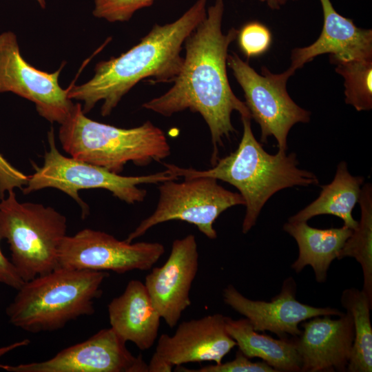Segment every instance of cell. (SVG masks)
<instances>
[{
	"label": "cell",
	"mask_w": 372,
	"mask_h": 372,
	"mask_svg": "<svg viewBox=\"0 0 372 372\" xmlns=\"http://www.w3.org/2000/svg\"><path fill=\"white\" fill-rule=\"evenodd\" d=\"M225 10L223 0H216L207 9L203 21L184 43L185 56L173 86L164 94L144 103L142 107L164 116L189 110L199 113L211 134L213 151L211 163L218 159L223 138L236 132L231 116L251 117L245 102L233 92L227 78V59L229 45L236 39L234 28L222 31Z\"/></svg>",
	"instance_id": "obj_1"
},
{
	"label": "cell",
	"mask_w": 372,
	"mask_h": 372,
	"mask_svg": "<svg viewBox=\"0 0 372 372\" xmlns=\"http://www.w3.org/2000/svg\"><path fill=\"white\" fill-rule=\"evenodd\" d=\"M206 4L197 0L176 21L155 24L127 52L96 63L90 80L67 89L68 97L83 102L85 114L103 101L101 114L107 116L139 81L152 77L154 83L173 82L183 64L184 43L205 18Z\"/></svg>",
	"instance_id": "obj_2"
},
{
	"label": "cell",
	"mask_w": 372,
	"mask_h": 372,
	"mask_svg": "<svg viewBox=\"0 0 372 372\" xmlns=\"http://www.w3.org/2000/svg\"><path fill=\"white\" fill-rule=\"evenodd\" d=\"M241 119L243 133L237 149L218 158L212 168L199 170L166 163L163 165L178 178L211 177L237 188L245 202L242 231L247 234L255 225L264 205L275 193L294 186L318 185L319 180L313 173L298 167L295 153H267L252 132L251 118L242 116Z\"/></svg>",
	"instance_id": "obj_3"
},
{
	"label": "cell",
	"mask_w": 372,
	"mask_h": 372,
	"mask_svg": "<svg viewBox=\"0 0 372 372\" xmlns=\"http://www.w3.org/2000/svg\"><path fill=\"white\" fill-rule=\"evenodd\" d=\"M107 271L59 267L24 282L6 307L13 326L37 333L54 331L94 311V300L103 293Z\"/></svg>",
	"instance_id": "obj_4"
},
{
	"label": "cell",
	"mask_w": 372,
	"mask_h": 372,
	"mask_svg": "<svg viewBox=\"0 0 372 372\" xmlns=\"http://www.w3.org/2000/svg\"><path fill=\"white\" fill-rule=\"evenodd\" d=\"M59 139L70 156L118 174L129 162L146 166L171 154L165 133L149 121L135 127H117L88 118L79 103L60 124Z\"/></svg>",
	"instance_id": "obj_5"
},
{
	"label": "cell",
	"mask_w": 372,
	"mask_h": 372,
	"mask_svg": "<svg viewBox=\"0 0 372 372\" xmlns=\"http://www.w3.org/2000/svg\"><path fill=\"white\" fill-rule=\"evenodd\" d=\"M7 194L0 200V237L8 243L10 260L26 282L59 267L67 219L52 207L19 202L14 190Z\"/></svg>",
	"instance_id": "obj_6"
},
{
	"label": "cell",
	"mask_w": 372,
	"mask_h": 372,
	"mask_svg": "<svg viewBox=\"0 0 372 372\" xmlns=\"http://www.w3.org/2000/svg\"><path fill=\"white\" fill-rule=\"evenodd\" d=\"M49 149L45 151L41 167L35 166V172L29 176L27 185L21 189L24 194L45 188H54L71 197L80 207L85 218L90 211L87 205L81 198L79 192L89 189H103L112 196L127 203H142L147 190L141 184H160L178 178L167 169L143 176H121L109 170L72 156H65L56 147L53 129L48 134Z\"/></svg>",
	"instance_id": "obj_7"
},
{
	"label": "cell",
	"mask_w": 372,
	"mask_h": 372,
	"mask_svg": "<svg viewBox=\"0 0 372 372\" xmlns=\"http://www.w3.org/2000/svg\"><path fill=\"white\" fill-rule=\"evenodd\" d=\"M217 180L211 177H197L180 183L167 180L158 184L159 198L155 210L125 240L132 242L156 225L170 220L187 222L207 238H216L214 223L218 217L233 206L245 205L240 193L226 189Z\"/></svg>",
	"instance_id": "obj_8"
},
{
	"label": "cell",
	"mask_w": 372,
	"mask_h": 372,
	"mask_svg": "<svg viewBox=\"0 0 372 372\" xmlns=\"http://www.w3.org/2000/svg\"><path fill=\"white\" fill-rule=\"evenodd\" d=\"M227 65L244 92L251 117L260 127L261 142L273 136L278 151L286 152L291 128L310 120V112L298 105L287 90V82L295 72L288 68L273 74L263 66L260 74L234 52L228 54Z\"/></svg>",
	"instance_id": "obj_9"
},
{
	"label": "cell",
	"mask_w": 372,
	"mask_h": 372,
	"mask_svg": "<svg viewBox=\"0 0 372 372\" xmlns=\"http://www.w3.org/2000/svg\"><path fill=\"white\" fill-rule=\"evenodd\" d=\"M165 251L158 242L119 240L106 232L83 229L66 236L59 252V267L125 273L150 270Z\"/></svg>",
	"instance_id": "obj_10"
},
{
	"label": "cell",
	"mask_w": 372,
	"mask_h": 372,
	"mask_svg": "<svg viewBox=\"0 0 372 372\" xmlns=\"http://www.w3.org/2000/svg\"><path fill=\"white\" fill-rule=\"evenodd\" d=\"M61 71L34 68L21 55L13 32L0 34V94L12 92L32 102L38 114L52 123L61 124L74 105L59 84Z\"/></svg>",
	"instance_id": "obj_11"
},
{
	"label": "cell",
	"mask_w": 372,
	"mask_h": 372,
	"mask_svg": "<svg viewBox=\"0 0 372 372\" xmlns=\"http://www.w3.org/2000/svg\"><path fill=\"white\" fill-rule=\"evenodd\" d=\"M8 372H148L142 355H134L111 328L65 348L41 362L6 364Z\"/></svg>",
	"instance_id": "obj_12"
},
{
	"label": "cell",
	"mask_w": 372,
	"mask_h": 372,
	"mask_svg": "<svg viewBox=\"0 0 372 372\" xmlns=\"http://www.w3.org/2000/svg\"><path fill=\"white\" fill-rule=\"evenodd\" d=\"M225 316L211 314L182 322L172 335L162 334L148 364V372H169L189 362L222 363L236 343L225 329Z\"/></svg>",
	"instance_id": "obj_13"
},
{
	"label": "cell",
	"mask_w": 372,
	"mask_h": 372,
	"mask_svg": "<svg viewBox=\"0 0 372 372\" xmlns=\"http://www.w3.org/2000/svg\"><path fill=\"white\" fill-rule=\"evenodd\" d=\"M199 254L194 235L173 241L169 256L161 267H152L145 286L161 318L171 328L191 304L189 292L196 276Z\"/></svg>",
	"instance_id": "obj_14"
},
{
	"label": "cell",
	"mask_w": 372,
	"mask_h": 372,
	"mask_svg": "<svg viewBox=\"0 0 372 372\" xmlns=\"http://www.w3.org/2000/svg\"><path fill=\"white\" fill-rule=\"evenodd\" d=\"M296 284L293 278H287L278 295L271 301L252 300L229 285L223 290L226 304L244 316L257 331H269L280 338L301 334L300 322L322 316H340L344 313L330 307H314L296 299Z\"/></svg>",
	"instance_id": "obj_15"
},
{
	"label": "cell",
	"mask_w": 372,
	"mask_h": 372,
	"mask_svg": "<svg viewBox=\"0 0 372 372\" xmlns=\"http://www.w3.org/2000/svg\"><path fill=\"white\" fill-rule=\"evenodd\" d=\"M301 324L303 331L296 337L301 371H344L354 339L351 316L344 313L338 319L316 316Z\"/></svg>",
	"instance_id": "obj_16"
},
{
	"label": "cell",
	"mask_w": 372,
	"mask_h": 372,
	"mask_svg": "<svg viewBox=\"0 0 372 372\" xmlns=\"http://www.w3.org/2000/svg\"><path fill=\"white\" fill-rule=\"evenodd\" d=\"M320 1L324 16L321 34L312 44L293 50L289 68L295 72L323 54H330L332 64L372 59V30L360 28L352 19L340 15L330 0Z\"/></svg>",
	"instance_id": "obj_17"
},
{
	"label": "cell",
	"mask_w": 372,
	"mask_h": 372,
	"mask_svg": "<svg viewBox=\"0 0 372 372\" xmlns=\"http://www.w3.org/2000/svg\"><path fill=\"white\" fill-rule=\"evenodd\" d=\"M107 312L110 327L125 342L143 351L153 346L161 317L141 281L130 280L124 291L108 304Z\"/></svg>",
	"instance_id": "obj_18"
},
{
	"label": "cell",
	"mask_w": 372,
	"mask_h": 372,
	"mask_svg": "<svg viewBox=\"0 0 372 372\" xmlns=\"http://www.w3.org/2000/svg\"><path fill=\"white\" fill-rule=\"evenodd\" d=\"M283 229L296 240L299 254L291 268L300 272L310 265L318 282L327 280V271L332 261L338 258L340 252L353 230L346 226L340 228L317 229L307 222H289Z\"/></svg>",
	"instance_id": "obj_19"
},
{
	"label": "cell",
	"mask_w": 372,
	"mask_h": 372,
	"mask_svg": "<svg viewBox=\"0 0 372 372\" xmlns=\"http://www.w3.org/2000/svg\"><path fill=\"white\" fill-rule=\"evenodd\" d=\"M225 329L240 351L248 358H259L278 371H301V360L296 349V337L275 339L259 333L248 319L226 317Z\"/></svg>",
	"instance_id": "obj_20"
},
{
	"label": "cell",
	"mask_w": 372,
	"mask_h": 372,
	"mask_svg": "<svg viewBox=\"0 0 372 372\" xmlns=\"http://www.w3.org/2000/svg\"><path fill=\"white\" fill-rule=\"evenodd\" d=\"M362 176H352L345 162H340L332 182L322 187L317 199L290 217L289 222H307L311 218L322 214L339 217L344 225L354 230L358 222L352 216V211L359 201Z\"/></svg>",
	"instance_id": "obj_21"
},
{
	"label": "cell",
	"mask_w": 372,
	"mask_h": 372,
	"mask_svg": "<svg viewBox=\"0 0 372 372\" xmlns=\"http://www.w3.org/2000/svg\"><path fill=\"white\" fill-rule=\"evenodd\" d=\"M342 306L350 313L353 322L354 339L347 367L350 372L372 371V327L370 309L372 302L363 290L349 288L340 298Z\"/></svg>",
	"instance_id": "obj_22"
},
{
	"label": "cell",
	"mask_w": 372,
	"mask_h": 372,
	"mask_svg": "<svg viewBox=\"0 0 372 372\" xmlns=\"http://www.w3.org/2000/svg\"><path fill=\"white\" fill-rule=\"evenodd\" d=\"M361 219L345 242L338 258H354L363 271L362 290L372 302V187L367 183L361 189L359 201Z\"/></svg>",
	"instance_id": "obj_23"
},
{
	"label": "cell",
	"mask_w": 372,
	"mask_h": 372,
	"mask_svg": "<svg viewBox=\"0 0 372 372\" xmlns=\"http://www.w3.org/2000/svg\"><path fill=\"white\" fill-rule=\"evenodd\" d=\"M344 80L345 102L357 111L372 108V59L335 63Z\"/></svg>",
	"instance_id": "obj_24"
},
{
	"label": "cell",
	"mask_w": 372,
	"mask_h": 372,
	"mask_svg": "<svg viewBox=\"0 0 372 372\" xmlns=\"http://www.w3.org/2000/svg\"><path fill=\"white\" fill-rule=\"evenodd\" d=\"M155 0H94L93 15L108 22L129 21L134 13L151 6Z\"/></svg>",
	"instance_id": "obj_25"
},
{
	"label": "cell",
	"mask_w": 372,
	"mask_h": 372,
	"mask_svg": "<svg viewBox=\"0 0 372 372\" xmlns=\"http://www.w3.org/2000/svg\"><path fill=\"white\" fill-rule=\"evenodd\" d=\"M236 39L240 50L248 59L264 54L271 43L270 30L258 21L244 25L238 30Z\"/></svg>",
	"instance_id": "obj_26"
},
{
	"label": "cell",
	"mask_w": 372,
	"mask_h": 372,
	"mask_svg": "<svg viewBox=\"0 0 372 372\" xmlns=\"http://www.w3.org/2000/svg\"><path fill=\"white\" fill-rule=\"evenodd\" d=\"M177 367L184 369L180 370L181 371L190 372H277L264 361L255 362L251 361L239 350L233 360L225 363L209 364L196 370H188L180 366Z\"/></svg>",
	"instance_id": "obj_27"
},
{
	"label": "cell",
	"mask_w": 372,
	"mask_h": 372,
	"mask_svg": "<svg viewBox=\"0 0 372 372\" xmlns=\"http://www.w3.org/2000/svg\"><path fill=\"white\" fill-rule=\"evenodd\" d=\"M28 178L29 176L15 168L0 154V200L10 191L22 189Z\"/></svg>",
	"instance_id": "obj_28"
},
{
	"label": "cell",
	"mask_w": 372,
	"mask_h": 372,
	"mask_svg": "<svg viewBox=\"0 0 372 372\" xmlns=\"http://www.w3.org/2000/svg\"><path fill=\"white\" fill-rule=\"evenodd\" d=\"M23 282L10 260L3 254L0 246V284L17 290Z\"/></svg>",
	"instance_id": "obj_29"
},
{
	"label": "cell",
	"mask_w": 372,
	"mask_h": 372,
	"mask_svg": "<svg viewBox=\"0 0 372 372\" xmlns=\"http://www.w3.org/2000/svg\"><path fill=\"white\" fill-rule=\"evenodd\" d=\"M30 340L23 339L22 340L17 341L6 346L0 347V369L5 370L6 369V364H3L1 362V359L5 355L17 349L26 347L30 344Z\"/></svg>",
	"instance_id": "obj_30"
},
{
	"label": "cell",
	"mask_w": 372,
	"mask_h": 372,
	"mask_svg": "<svg viewBox=\"0 0 372 372\" xmlns=\"http://www.w3.org/2000/svg\"><path fill=\"white\" fill-rule=\"evenodd\" d=\"M260 2L265 3L271 9H280L286 3L288 0H258Z\"/></svg>",
	"instance_id": "obj_31"
},
{
	"label": "cell",
	"mask_w": 372,
	"mask_h": 372,
	"mask_svg": "<svg viewBox=\"0 0 372 372\" xmlns=\"http://www.w3.org/2000/svg\"><path fill=\"white\" fill-rule=\"evenodd\" d=\"M41 8H45L47 0H34Z\"/></svg>",
	"instance_id": "obj_32"
},
{
	"label": "cell",
	"mask_w": 372,
	"mask_h": 372,
	"mask_svg": "<svg viewBox=\"0 0 372 372\" xmlns=\"http://www.w3.org/2000/svg\"><path fill=\"white\" fill-rule=\"evenodd\" d=\"M293 1H296V0H293Z\"/></svg>",
	"instance_id": "obj_33"
}]
</instances>
